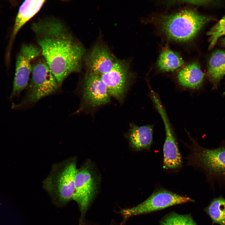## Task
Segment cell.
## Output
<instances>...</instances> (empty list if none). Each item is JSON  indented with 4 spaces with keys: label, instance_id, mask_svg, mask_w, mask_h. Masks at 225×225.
<instances>
[{
    "label": "cell",
    "instance_id": "cell-1",
    "mask_svg": "<svg viewBox=\"0 0 225 225\" xmlns=\"http://www.w3.org/2000/svg\"><path fill=\"white\" fill-rule=\"evenodd\" d=\"M32 28L42 56L60 87L70 74L81 70L85 49L58 21H41Z\"/></svg>",
    "mask_w": 225,
    "mask_h": 225
},
{
    "label": "cell",
    "instance_id": "cell-2",
    "mask_svg": "<svg viewBox=\"0 0 225 225\" xmlns=\"http://www.w3.org/2000/svg\"><path fill=\"white\" fill-rule=\"evenodd\" d=\"M192 142L189 164L204 173L211 189L214 190L217 183L225 189V139L218 147L210 148L201 146L195 139Z\"/></svg>",
    "mask_w": 225,
    "mask_h": 225
},
{
    "label": "cell",
    "instance_id": "cell-3",
    "mask_svg": "<svg viewBox=\"0 0 225 225\" xmlns=\"http://www.w3.org/2000/svg\"><path fill=\"white\" fill-rule=\"evenodd\" d=\"M209 20L193 11L184 10L165 18L162 27L170 38L186 41L194 37Z\"/></svg>",
    "mask_w": 225,
    "mask_h": 225
},
{
    "label": "cell",
    "instance_id": "cell-4",
    "mask_svg": "<svg viewBox=\"0 0 225 225\" xmlns=\"http://www.w3.org/2000/svg\"><path fill=\"white\" fill-rule=\"evenodd\" d=\"M32 63V75L25 102H36L56 92L60 87L43 57Z\"/></svg>",
    "mask_w": 225,
    "mask_h": 225
},
{
    "label": "cell",
    "instance_id": "cell-5",
    "mask_svg": "<svg viewBox=\"0 0 225 225\" xmlns=\"http://www.w3.org/2000/svg\"><path fill=\"white\" fill-rule=\"evenodd\" d=\"M190 198L179 195L167 190H158L142 202L132 207L122 209L118 213L126 221L134 216L150 213L168 207L193 202Z\"/></svg>",
    "mask_w": 225,
    "mask_h": 225
},
{
    "label": "cell",
    "instance_id": "cell-6",
    "mask_svg": "<svg viewBox=\"0 0 225 225\" xmlns=\"http://www.w3.org/2000/svg\"><path fill=\"white\" fill-rule=\"evenodd\" d=\"M97 186L96 179L90 168L84 167L78 170L72 200L77 203L79 209V222L85 220L86 214L96 195Z\"/></svg>",
    "mask_w": 225,
    "mask_h": 225
},
{
    "label": "cell",
    "instance_id": "cell-7",
    "mask_svg": "<svg viewBox=\"0 0 225 225\" xmlns=\"http://www.w3.org/2000/svg\"><path fill=\"white\" fill-rule=\"evenodd\" d=\"M77 171L75 162L70 163L59 174L55 182L46 185V188L56 205L63 206L72 200Z\"/></svg>",
    "mask_w": 225,
    "mask_h": 225
},
{
    "label": "cell",
    "instance_id": "cell-8",
    "mask_svg": "<svg viewBox=\"0 0 225 225\" xmlns=\"http://www.w3.org/2000/svg\"><path fill=\"white\" fill-rule=\"evenodd\" d=\"M133 76L128 62L123 60H117L112 69L100 77L111 97L121 101Z\"/></svg>",
    "mask_w": 225,
    "mask_h": 225
},
{
    "label": "cell",
    "instance_id": "cell-9",
    "mask_svg": "<svg viewBox=\"0 0 225 225\" xmlns=\"http://www.w3.org/2000/svg\"><path fill=\"white\" fill-rule=\"evenodd\" d=\"M40 48L32 45H22L16 58L13 89L10 98L18 95L27 86L32 72V62L38 57Z\"/></svg>",
    "mask_w": 225,
    "mask_h": 225
},
{
    "label": "cell",
    "instance_id": "cell-10",
    "mask_svg": "<svg viewBox=\"0 0 225 225\" xmlns=\"http://www.w3.org/2000/svg\"><path fill=\"white\" fill-rule=\"evenodd\" d=\"M154 103L162 118L165 129L163 147L164 166L167 169H178L182 166V160L176 140L160 100H156Z\"/></svg>",
    "mask_w": 225,
    "mask_h": 225
},
{
    "label": "cell",
    "instance_id": "cell-11",
    "mask_svg": "<svg viewBox=\"0 0 225 225\" xmlns=\"http://www.w3.org/2000/svg\"><path fill=\"white\" fill-rule=\"evenodd\" d=\"M82 97L86 104L94 107L108 103L111 96L100 76L87 72L84 81Z\"/></svg>",
    "mask_w": 225,
    "mask_h": 225
},
{
    "label": "cell",
    "instance_id": "cell-12",
    "mask_svg": "<svg viewBox=\"0 0 225 225\" xmlns=\"http://www.w3.org/2000/svg\"><path fill=\"white\" fill-rule=\"evenodd\" d=\"M117 60L105 45H95L85 59L87 72L101 76L112 69Z\"/></svg>",
    "mask_w": 225,
    "mask_h": 225
},
{
    "label": "cell",
    "instance_id": "cell-13",
    "mask_svg": "<svg viewBox=\"0 0 225 225\" xmlns=\"http://www.w3.org/2000/svg\"><path fill=\"white\" fill-rule=\"evenodd\" d=\"M152 125L138 126L132 123L127 136L132 147L137 151L148 149L152 142Z\"/></svg>",
    "mask_w": 225,
    "mask_h": 225
},
{
    "label": "cell",
    "instance_id": "cell-14",
    "mask_svg": "<svg viewBox=\"0 0 225 225\" xmlns=\"http://www.w3.org/2000/svg\"><path fill=\"white\" fill-rule=\"evenodd\" d=\"M45 2L43 0H28L25 1L22 4L15 19L10 45L20 29L39 11Z\"/></svg>",
    "mask_w": 225,
    "mask_h": 225
},
{
    "label": "cell",
    "instance_id": "cell-15",
    "mask_svg": "<svg viewBox=\"0 0 225 225\" xmlns=\"http://www.w3.org/2000/svg\"><path fill=\"white\" fill-rule=\"evenodd\" d=\"M204 74L196 62L189 64L179 71L178 78L179 83L184 87L198 88L202 84Z\"/></svg>",
    "mask_w": 225,
    "mask_h": 225
},
{
    "label": "cell",
    "instance_id": "cell-16",
    "mask_svg": "<svg viewBox=\"0 0 225 225\" xmlns=\"http://www.w3.org/2000/svg\"><path fill=\"white\" fill-rule=\"evenodd\" d=\"M208 74L209 79L214 83L219 82L225 75V50H217L211 55Z\"/></svg>",
    "mask_w": 225,
    "mask_h": 225
},
{
    "label": "cell",
    "instance_id": "cell-17",
    "mask_svg": "<svg viewBox=\"0 0 225 225\" xmlns=\"http://www.w3.org/2000/svg\"><path fill=\"white\" fill-rule=\"evenodd\" d=\"M204 211L213 224L225 225V198L222 195L211 200Z\"/></svg>",
    "mask_w": 225,
    "mask_h": 225
},
{
    "label": "cell",
    "instance_id": "cell-18",
    "mask_svg": "<svg viewBox=\"0 0 225 225\" xmlns=\"http://www.w3.org/2000/svg\"><path fill=\"white\" fill-rule=\"evenodd\" d=\"M184 63L182 58L178 53L166 48L161 52L158 65L162 71H172L181 67Z\"/></svg>",
    "mask_w": 225,
    "mask_h": 225
},
{
    "label": "cell",
    "instance_id": "cell-19",
    "mask_svg": "<svg viewBox=\"0 0 225 225\" xmlns=\"http://www.w3.org/2000/svg\"><path fill=\"white\" fill-rule=\"evenodd\" d=\"M160 225H197L190 214H179L172 212L165 215L160 222Z\"/></svg>",
    "mask_w": 225,
    "mask_h": 225
},
{
    "label": "cell",
    "instance_id": "cell-20",
    "mask_svg": "<svg viewBox=\"0 0 225 225\" xmlns=\"http://www.w3.org/2000/svg\"><path fill=\"white\" fill-rule=\"evenodd\" d=\"M211 38L209 48L212 49L215 45L219 38L225 35V16L221 18L207 32Z\"/></svg>",
    "mask_w": 225,
    "mask_h": 225
},
{
    "label": "cell",
    "instance_id": "cell-21",
    "mask_svg": "<svg viewBox=\"0 0 225 225\" xmlns=\"http://www.w3.org/2000/svg\"><path fill=\"white\" fill-rule=\"evenodd\" d=\"M83 225H100L99 224L95 223L94 222H87ZM109 225H126L125 222L122 221L120 222H115L113 221H112L109 224Z\"/></svg>",
    "mask_w": 225,
    "mask_h": 225
},
{
    "label": "cell",
    "instance_id": "cell-22",
    "mask_svg": "<svg viewBox=\"0 0 225 225\" xmlns=\"http://www.w3.org/2000/svg\"><path fill=\"white\" fill-rule=\"evenodd\" d=\"M221 42L222 45L225 47V37L222 39Z\"/></svg>",
    "mask_w": 225,
    "mask_h": 225
}]
</instances>
